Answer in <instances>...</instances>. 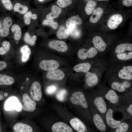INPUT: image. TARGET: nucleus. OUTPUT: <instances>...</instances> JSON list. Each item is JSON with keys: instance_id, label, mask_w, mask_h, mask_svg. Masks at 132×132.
<instances>
[{"instance_id": "1", "label": "nucleus", "mask_w": 132, "mask_h": 132, "mask_svg": "<svg viewBox=\"0 0 132 132\" xmlns=\"http://www.w3.org/2000/svg\"><path fill=\"white\" fill-rule=\"evenodd\" d=\"M23 108L21 103L17 98L11 96L7 99L4 104V109L6 111L15 110L18 112H21Z\"/></svg>"}, {"instance_id": "2", "label": "nucleus", "mask_w": 132, "mask_h": 132, "mask_svg": "<svg viewBox=\"0 0 132 132\" xmlns=\"http://www.w3.org/2000/svg\"><path fill=\"white\" fill-rule=\"evenodd\" d=\"M71 102L75 105H79L85 108L88 105L83 93L80 91H76L72 94L70 98Z\"/></svg>"}, {"instance_id": "3", "label": "nucleus", "mask_w": 132, "mask_h": 132, "mask_svg": "<svg viewBox=\"0 0 132 132\" xmlns=\"http://www.w3.org/2000/svg\"><path fill=\"white\" fill-rule=\"evenodd\" d=\"M30 93L33 100L37 101L41 100L42 96L41 87L39 82L36 81L32 83L30 89Z\"/></svg>"}, {"instance_id": "4", "label": "nucleus", "mask_w": 132, "mask_h": 132, "mask_svg": "<svg viewBox=\"0 0 132 132\" xmlns=\"http://www.w3.org/2000/svg\"><path fill=\"white\" fill-rule=\"evenodd\" d=\"M98 52L97 50L94 47H91L88 49L82 48L78 50L77 55L79 59L84 60L88 58H92L94 57L97 55Z\"/></svg>"}, {"instance_id": "5", "label": "nucleus", "mask_w": 132, "mask_h": 132, "mask_svg": "<svg viewBox=\"0 0 132 132\" xmlns=\"http://www.w3.org/2000/svg\"><path fill=\"white\" fill-rule=\"evenodd\" d=\"M22 99L24 103L23 106L24 110L26 111L33 112L35 110L36 103L28 94H24L22 96Z\"/></svg>"}, {"instance_id": "6", "label": "nucleus", "mask_w": 132, "mask_h": 132, "mask_svg": "<svg viewBox=\"0 0 132 132\" xmlns=\"http://www.w3.org/2000/svg\"><path fill=\"white\" fill-rule=\"evenodd\" d=\"M39 66L41 69L49 71L57 69L59 67V64L55 60H44L40 62Z\"/></svg>"}, {"instance_id": "7", "label": "nucleus", "mask_w": 132, "mask_h": 132, "mask_svg": "<svg viewBox=\"0 0 132 132\" xmlns=\"http://www.w3.org/2000/svg\"><path fill=\"white\" fill-rule=\"evenodd\" d=\"M48 45L50 48L60 52H65L68 49V46L66 43L58 40L50 41Z\"/></svg>"}, {"instance_id": "8", "label": "nucleus", "mask_w": 132, "mask_h": 132, "mask_svg": "<svg viewBox=\"0 0 132 132\" xmlns=\"http://www.w3.org/2000/svg\"><path fill=\"white\" fill-rule=\"evenodd\" d=\"M123 20L122 17L120 14L113 15L110 16L108 21V27L111 29H115L121 23Z\"/></svg>"}, {"instance_id": "9", "label": "nucleus", "mask_w": 132, "mask_h": 132, "mask_svg": "<svg viewBox=\"0 0 132 132\" xmlns=\"http://www.w3.org/2000/svg\"><path fill=\"white\" fill-rule=\"evenodd\" d=\"M52 131L53 132H72V128L66 123L61 122L55 123L52 126Z\"/></svg>"}, {"instance_id": "10", "label": "nucleus", "mask_w": 132, "mask_h": 132, "mask_svg": "<svg viewBox=\"0 0 132 132\" xmlns=\"http://www.w3.org/2000/svg\"><path fill=\"white\" fill-rule=\"evenodd\" d=\"M65 76V74L62 71L56 69L49 71L46 74V77L52 80H62Z\"/></svg>"}, {"instance_id": "11", "label": "nucleus", "mask_w": 132, "mask_h": 132, "mask_svg": "<svg viewBox=\"0 0 132 132\" xmlns=\"http://www.w3.org/2000/svg\"><path fill=\"white\" fill-rule=\"evenodd\" d=\"M113 111L110 109H108L106 113L105 117L108 125L113 129L116 128L121 123L120 121L114 120L112 116Z\"/></svg>"}, {"instance_id": "12", "label": "nucleus", "mask_w": 132, "mask_h": 132, "mask_svg": "<svg viewBox=\"0 0 132 132\" xmlns=\"http://www.w3.org/2000/svg\"><path fill=\"white\" fill-rule=\"evenodd\" d=\"M118 76L121 79L131 80L132 79V66H123L119 72Z\"/></svg>"}, {"instance_id": "13", "label": "nucleus", "mask_w": 132, "mask_h": 132, "mask_svg": "<svg viewBox=\"0 0 132 132\" xmlns=\"http://www.w3.org/2000/svg\"><path fill=\"white\" fill-rule=\"evenodd\" d=\"M83 21L82 19L78 16H73L69 18L66 23L67 29L69 31L73 30L76 26V24L80 25L82 23Z\"/></svg>"}, {"instance_id": "14", "label": "nucleus", "mask_w": 132, "mask_h": 132, "mask_svg": "<svg viewBox=\"0 0 132 132\" xmlns=\"http://www.w3.org/2000/svg\"><path fill=\"white\" fill-rule=\"evenodd\" d=\"M92 42L95 48L99 51L103 52L106 49V44L100 36H96L93 38Z\"/></svg>"}, {"instance_id": "15", "label": "nucleus", "mask_w": 132, "mask_h": 132, "mask_svg": "<svg viewBox=\"0 0 132 132\" xmlns=\"http://www.w3.org/2000/svg\"><path fill=\"white\" fill-rule=\"evenodd\" d=\"M70 123L72 127L77 132H84L86 130L85 125L77 118H75L71 119Z\"/></svg>"}, {"instance_id": "16", "label": "nucleus", "mask_w": 132, "mask_h": 132, "mask_svg": "<svg viewBox=\"0 0 132 132\" xmlns=\"http://www.w3.org/2000/svg\"><path fill=\"white\" fill-rule=\"evenodd\" d=\"M94 104L100 112L105 113L107 111V108L106 103L103 98L101 97H98L94 99Z\"/></svg>"}, {"instance_id": "17", "label": "nucleus", "mask_w": 132, "mask_h": 132, "mask_svg": "<svg viewBox=\"0 0 132 132\" xmlns=\"http://www.w3.org/2000/svg\"><path fill=\"white\" fill-rule=\"evenodd\" d=\"M85 80L87 84L90 87L95 86L98 82V79L96 74L88 72L86 74Z\"/></svg>"}, {"instance_id": "18", "label": "nucleus", "mask_w": 132, "mask_h": 132, "mask_svg": "<svg viewBox=\"0 0 132 132\" xmlns=\"http://www.w3.org/2000/svg\"><path fill=\"white\" fill-rule=\"evenodd\" d=\"M94 123L99 131L104 132L106 129V126L101 117L98 114H95L93 117Z\"/></svg>"}, {"instance_id": "19", "label": "nucleus", "mask_w": 132, "mask_h": 132, "mask_svg": "<svg viewBox=\"0 0 132 132\" xmlns=\"http://www.w3.org/2000/svg\"><path fill=\"white\" fill-rule=\"evenodd\" d=\"M103 11V9L100 7H98L95 9L90 18V21L92 23L97 22L102 17Z\"/></svg>"}, {"instance_id": "20", "label": "nucleus", "mask_w": 132, "mask_h": 132, "mask_svg": "<svg viewBox=\"0 0 132 132\" xmlns=\"http://www.w3.org/2000/svg\"><path fill=\"white\" fill-rule=\"evenodd\" d=\"M14 131L17 132H32L33 130L29 125L22 123H18L13 127Z\"/></svg>"}, {"instance_id": "21", "label": "nucleus", "mask_w": 132, "mask_h": 132, "mask_svg": "<svg viewBox=\"0 0 132 132\" xmlns=\"http://www.w3.org/2000/svg\"><path fill=\"white\" fill-rule=\"evenodd\" d=\"M91 67L90 64L88 62L84 63L77 64L74 66L73 70L77 72H83L85 73L88 72Z\"/></svg>"}, {"instance_id": "22", "label": "nucleus", "mask_w": 132, "mask_h": 132, "mask_svg": "<svg viewBox=\"0 0 132 132\" xmlns=\"http://www.w3.org/2000/svg\"><path fill=\"white\" fill-rule=\"evenodd\" d=\"M20 51L22 54V61L23 62H25L29 58L31 53V50L28 46L25 45L21 48Z\"/></svg>"}, {"instance_id": "23", "label": "nucleus", "mask_w": 132, "mask_h": 132, "mask_svg": "<svg viewBox=\"0 0 132 132\" xmlns=\"http://www.w3.org/2000/svg\"><path fill=\"white\" fill-rule=\"evenodd\" d=\"M105 98L110 103L113 104H116L119 101L118 96L113 90H109L105 95Z\"/></svg>"}, {"instance_id": "24", "label": "nucleus", "mask_w": 132, "mask_h": 132, "mask_svg": "<svg viewBox=\"0 0 132 132\" xmlns=\"http://www.w3.org/2000/svg\"><path fill=\"white\" fill-rule=\"evenodd\" d=\"M127 50L132 51V44L126 43L120 44L118 45L115 49V52L117 54L122 53Z\"/></svg>"}, {"instance_id": "25", "label": "nucleus", "mask_w": 132, "mask_h": 132, "mask_svg": "<svg viewBox=\"0 0 132 132\" xmlns=\"http://www.w3.org/2000/svg\"><path fill=\"white\" fill-rule=\"evenodd\" d=\"M51 10V12L46 16L47 19H53L57 17L62 11L61 8L55 5L52 6Z\"/></svg>"}, {"instance_id": "26", "label": "nucleus", "mask_w": 132, "mask_h": 132, "mask_svg": "<svg viewBox=\"0 0 132 132\" xmlns=\"http://www.w3.org/2000/svg\"><path fill=\"white\" fill-rule=\"evenodd\" d=\"M14 81V80L12 77L6 75L0 74V85H11Z\"/></svg>"}, {"instance_id": "27", "label": "nucleus", "mask_w": 132, "mask_h": 132, "mask_svg": "<svg viewBox=\"0 0 132 132\" xmlns=\"http://www.w3.org/2000/svg\"><path fill=\"white\" fill-rule=\"evenodd\" d=\"M11 31L14 34V38L16 41H19L21 39L22 31L20 26L17 24L13 25L11 29Z\"/></svg>"}, {"instance_id": "28", "label": "nucleus", "mask_w": 132, "mask_h": 132, "mask_svg": "<svg viewBox=\"0 0 132 132\" xmlns=\"http://www.w3.org/2000/svg\"><path fill=\"white\" fill-rule=\"evenodd\" d=\"M69 35V31L63 26L60 27L56 33L57 37L60 39H66Z\"/></svg>"}, {"instance_id": "29", "label": "nucleus", "mask_w": 132, "mask_h": 132, "mask_svg": "<svg viewBox=\"0 0 132 132\" xmlns=\"http://www.w3.org/2000/svg\"><path fill=\"white\" fill-rule=\"evenodd\" d=\"M13 9L15 12H18L22 14H25L28 11L27 6L19 3H17L14 4Z\"/></svg>"}, {"instance_id": "30", "label": "nucleus", "mask_w": 132, "mask_h": 132, "mask_svg": "<svg viewBox=\"0 0 132 132\" xmlns=\"http://www.w3.org/2000/svg\"><path fill=\"white\" fill-rule=\"evenodd\" d=\"M96 2L94 0L89 1L87 3L85 7V11L88 15L90 14L95 9L97 5Z\"/></svg>"}, {"instance_id": "31", "label": "nucleus", "mask_w": 132, "mask_h": 132, "mask_svg": "<svg viewBox=\"0 0 132 132\" xmlns=\"http://www.w3.org/2000/svg\"><path fill=\"white\" fill-rule=\"evenodd\" d=\"M37 37L36 35L31 36L28 32L25 33L24 37L25 42L27 44L31 46L33 45L35 43Z\"/></svg>"}, {"instance_id": "32", "label": "nucleus", "mask_w": 132, "mask_h": 132, "mask_svg": "<svg viewBox=\"0 0 132 132\" xmlns=\"http://www.w3.org/2000/svg\"><path fill=\"white\" fill-rule=\"evenodd\" d=\"M37 16L36 14H33L30 11L27 12L24 16V21L26 25H29L31 23V19L36 20Z\"/></svg>"}, {"instance_id": "33", "label": "nucleus", "mask_w": 132, "mask_h": 132, "mask_svg": "<svg viewBox=\"0 0 132 132\" xmlns=\"http://www.w3.org/2000/svg\"><path fill=\"white\" fill-rule=\"evenodd\" d=\"M111 87L113 89L117 90L120 92H124L126 89V88L124 86L123 83L114 82L111 84Z\"/></svg>"}, {"instance_id": "34", "label": "nucleus", "mask_w": 132, "mask_h": 132, "mask_svg": "<svg viewBox=\"0 0 132 132\" xmlns=\"http://www.w3.org/2000/svg\"><path fill=\"white\" fill-rule=\"evenodd\" d=\"M2 46L0 47V55H3L6 54L9 51L10 47V44L9 42L5 41L2 44Z\"/></svg>"}, {"instance_id": "35", "label": "nucleus", "mask_w": 132, "mask_h": 132, "mask_svg": "<svg viewBox=\"0 0 132 132\" xmlns=\"http://www.w3.org/2000/svg\"><path fill=\"white\" fill-rule=\"evenodd\" d=\"M67 91L65 89L60 90L56 93V97L57 99L59 101L62 102L65 99L67 94Z\"/></svg>"}, {"instance_id": "36", "label": "nucleus", "mask_w": 132, "mask_h": 132, "mask_svg": "<svg viewBox=\"0 0 132 132\" xmlns=\"http://www.w3.org/2000/svg\"><path fill=\"white\" fill-rule=\"evenodd\" d=\"M116 56L120 60H129L132 58V52L118 54Z\"/></svg>"}, {"instance_id": "37", "label": "nucleus", "mask_w": 132, "mask_h": 132, "mask_svg": "<svg viewBox=\"0 0 132 132\" xmlns=\"http://www.w3.org/2000/svg\"><path fill=\"white\" fill-rule=\"evenodd\" d=\"M43 24L44 25H49L54 29H56L58 26V23L56 22H54L53 19L45 20L43 21Z\"/></svg>"}, {"instance_id": "38", "label": "nucleus", "mask_w": 132, "mask_h": 132, "mask_svg": "<svg viewBox=\"0 0 132 132\" xmlns=\"http://www.w3.org/2000/svg\"><path fill=\"white\" fill-rule=\"evenodd\" d=\"M129 125L126 123H121L115 130L116 132H126L129 128Z\"/></svg>"}, {"instance_id": "39", "label": "nucleus", "mask_w": 132, "mask_h": 132, "mask_svg": "<svg viewBox=\"0 0 132 132\" xmlns=\"http://www.w3.org/2000/svg\"><path fill=\"white\" fill-rule=\"evenodd\" d=\"M69 31V34L75 38H78L81 35L80 31L76 27V26L73 30Z\"/></svg>"}, {"instance_id": "40", "label": "nucleus", "mask_w": 132, "mask_h": 132, "mask_svg": "<svg viewBox=\"0 0 132 132\" xmlns=\"http://www.w3.org/2000/svg\"><path fill=\"white\" fill-rule=\"evenodd\" d=\"M72 2V0H58L57 4L60 7L64 8L70 5Z\"/></svg>"}, {"instance_id": "41", "label": "nucleus", "mask_w": 132, "mask_h": 132, "mask_svg": "<svg viewBox=\"0 0 132 132\" xmlns=\"http://www.w3.org/2000/svg\"><path fill=\"white\" fill-rule=\"evenodd\" d=\"M57 89V87L55 85H51L48 86L46 89V93L48 95H52L55 93Z\"/></svg>"}, {"instance_id": "42", "label": "nucleus", "mask_w": 132, "mask_h": 132, "mask_svg": "<svg viewBox=\"0 0 132 132\" xmlns=\"http://www.w3.org/2000/svg\"><path fill=\"white\" fill-rule=\"evenodd\" d=\"M1 2L4 7L7 10H11L13 7L10 0H1Z\"/></svg>"}, {"instance_id": "43", "label": "nucleus", "mask_w": 132, "mask_h": 132, "mask_svg": "<svg viewBox=\"0 0 132 132\" xmlns=\"http://www.w3.org/2000/svg\"><path fill=\"white\" fill-rule=\"evenodd\" d=\"M3 23L4 27L9 28L12 24V20L10 17H6L3 20Z\"/></svg>"}, {"instance_id": "44", "label": "nucleus", "mask_w": 132, "mask_h": 132, "mask_svg": "<svg viewBox=\"0 0 132 132\" xmlns=\"http://www.w3.org/2000/svg\"><path fill=\"white\" fill-rule=\"evenodd\" d=\"M9 28L4 27L0 30V36L4 37L7 36L9 34Z\"/></svg>"}, {"instance_id": "45", "label": "nucleus", "mask_w": 132, "mask_h": 132, "mask_svg": "<svg viewBox=\"0 0 132 132\" xmlns=\"http://www.w3.org/2000/svg\"><path fill=\"white\" fill-rule=\"evenodd\" d=\"M123 5L125 6L129 7L132 5V0H123Z\"/></svg>"}, {"instance_id": "46", "label": "nucleus", "mask_w": 132, "mask_h": 132, "mask_svg": "<svg viewBox=\"0 0 132 132\" xmlns=\"http://www.w3.org/2000/svg\"><path fill=\"white\" fill-rule=\"evenodd\" d=\"M7 66L6 62L4 61H0V71L5 69Z\"/></svg>"}, {"instance_id": "47", "label": "nucleus", "mask_w": 132, "mask_h": 132, "mask_svg": "<svg viewBox=\"0 0 132 132\" xmlns=\"http://www.w3.org/2000/svg\"><path fill=\"white\" fill-rule=\"evenodd\" d=\"M127 112L131 116H132V105L131 104L129 105V107L126 109Z\"/></svg>"}, {"instance_id": "48", "label": "nucleus", "mask_w": 132, "mask_h": 132, "mask_svg": "<svg viewBox=\"0 0 132 132\" xmlns=\"http://www.w3.org/2000/svg\"><path fill=\"white\" fill-rule=\"evenodd\" d=\"M122 83L126 88H129L131 86L130 83L128 81H124Z\"/></svg>"}, {"instance_id": "49", "label": "nucleus", "mask_w": 132, "mask_h": 132, "mask_svg": "<svg viewBox=\"0 0 132 132\" xmlns=\"http://www.w3.org/2000/svg\"><path fill=\"white\" fill-rule=\"evenodd\" d=\"M4 99L3 96L2 95H0V101Z\"/></svg>"}, {"instance_id": "50", "label": "nucleus", "mask_w": 132, "mask_h": 132, "mask_svg": "<svg viewBox=\"0 0 132 132\" xmlns=\"http://www.w3.org/2000/svg\"><path fill=\"white\" fill-rule=\"evenodd\" d=\"M99 0L100 1H105L109 0Z\"/></svg>"}, {"instance_id": "51", "label": "nucleus", "mask_w": 132, "mask_h": 132, "mask_svg": "<svg viewBox=\"0 0 132 132\" xmlns=\"http://www.w3.org/2000/svg\"><path fill=\"white\" fill-rule=\"evenodd\" d=\"M38 0L40 1H43L44 0Z\"/></svg>"}]
</instances>
